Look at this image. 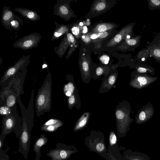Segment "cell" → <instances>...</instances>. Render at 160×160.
<instances>
[{"label": "cell", "instance_id": "6da1fadb", "mask_svg": "<svg viewBox=\"0 0 160 160\" xmlns=\"http://www.w3.org/2000/svg\"><path fill=\"white\" fill-rule=\"evenodd\" d=\"M84 143L91 152L99 154L106 160H110L107 154V148L105 144L103 133L93 132L90 136L86 138Z\"/></svg>", "mask_w": 160, "mask_h": 160}, {"label": "cell", "instance_id": "7a4b0ae2", "mask_svg": "<svg viewBox=\"0 0 160 160\" xmlns=\"http://www.w3.org/2000/svg\"><path fill=\"white\" fill-rule=\"evenodd\" d=\"M55 149L49 151L47 154L51 160H67L72 155L79 152L73 145L59 143L55 145Z\"/></svg>", "mask_w": 160, "mask_h": 160}, {"label": "cell", "instance_id": "3957f363", "mask_svg": "<svg viewBox=\"0 0 160 160\" xmlns=\"http://www.w3.org/2000/svg\"><path fill=\"white\" fill-rule=\"evenodd\" d=\"M158 79L157 77L150 76L148 74L135 72L133 74L130 85L133 88L142 89L148 86Z\"/></svg>", "mask_w": 160, "mask_h": 160}, {"label": "cell", "instance_id": "277c9868", "mask_svg": "<svg viewBox=\"0 0 160 160\" xmlns=\"http://www.w3.org/2000/svg\"><path fill=\"white\" fill-rule=\"evenodd\" d=\"M107 154L110 160H121L122 157L118 144L117 137L113 131L110 133Z\"/></svg>", "mask_w": 160, "mask_h": 160}, {"label": "cell", "instance_id": "5b68a950", "mask_svg": "<svg viewBox=\"0 0 160 160\" xmlns=\"http://www.w3.org/2000/svg\"><path fill=\"white\" fill-rule=\"evenodd\" d=\"M154 111L152 104H146L138 112L135 116L136 123L141 124L147 122L153 116Z\"/></svg>", "mask_w": 160, "mask_h": 160}, {"label": "cell", "instance_id": "8992f818", "mask_svg": "<svg viewBox=\"0 0 160 160\" xmlns=\"http://www.w3.org/2000/svg\"><path fill=\"white\" fill-rule=\"evenodd\" d=\"M51 100V88L47 84L44 87L38 95L36 105L38 110L48 109L50 107Z\"/></svg>", "mask_w": 160, "mask_h": 160}, {"label": "cell", "instance_id": "52a82bcc", "mask_svg": "<svg viewBox=\"0 0 160 160\" xmlns=\"http://www.w3.org/2000/svg\"><path fill=\"white\" fill-rule=\"evenodd\" d=\"M119 149L123 152L121 160H151L147 155L143 153L126 149L121 146H120Z\"/></svg>", "mask_w": 160, "mask_h": 160}, {"label": "cell", "instance_id": "ba28073f", "mask_svg": "<svg viewBox=\"0 0 160 160\" xmlns=\"http://www.w3.org/2000/svg\"><path fill=\"white\" fill-rule=\"evenodd\" d=\"M150 55L160 63V34L155 36L153 41L147 46Z\"/></svg>", "mask_w": 160, "mask_h": 160}, {"label": "cell", "instance_id": "9c48e42d", "mask_svg": "<svg viewBox=\"0 0 160 160\" xmlns=\"http://www.w3.org/2000/svg\"><path fill=\"white\" fill-rule=\"evenodd\" d=\"M133 26L132 25L124 28L116 36L111 40L107 46L109 47H113L121 42L131 32Z\"/></svg>", "mask_w": 160, "mask_h": 160}, {"label": "cell", "instance_id": "30bf717a", "mask_svg": "<svg viewBox=\"0 0 160 160\" xmlns=\"http://www.w3.org/2000/svg\"><path fill=\"white\" fill-rule=\"evenodd\" d=\"M48 138L45 135H42L35 141L33 146L34 152L36 155L35 160H40L41 157V148L48 143Z\"/></svg>", "mask_w": 160, "mask_h": 160}, {"label": "cell", "instance_id": "8fae6325", "mask_svg": "<svg viewBox=\"0 0 160 160\" xmlns=\"http://www.w3.org/2000/svg\"><path fill=\"white\" fill-rule=\"evenodd\" d=\"M135 72L140 74H150L154 75L155 74V69L152 66L145 64H139L135 68Z\"/></svg>", "mask_w": 160, "mask_h": 160}, {"label": "cell", "instance_id": "7c38bea8", "mask_svg": "<svg viewBox=\"0 0 160 160\" xmlns=\"http://www.w3.org/2000/svg\"><path fill=\"white\" fill-rule=\"evenodd\" d=\"M88 113L84 114L75 125L74 131L76 132L81 130L85 127L88 122Z\"/></svg>", "mask_w": 160, "mask_h": 160}, {"label": "cell", "instance_id": "4fadbf2b", "mask_svg": "<svg viewBox=\"0 0 160 160\" xmlns=\"http://www.w3.org/2000/svg\"><path fill=\"white\" fill-rule=\"evenodd\" d=\"M114 25L110 24H102L97 25L93 29V32L95 33H102L113 28Z\"/></svg>", "mask_w": 160, "mask_h": 160}, {"label": "cell", "instance_id": "5bb4252c", "mask_svg": "<svg viewBox=\"0 0 160 160\" xmlns=\"http://www.w3.org/2000/svg\"><path fill=\"white\" fill-rule=\"evenodd\" d=\"M63 123L61 121L56 124L49 126H42L41 129L46 132H54L56 131L59 127L63 126Z\"/></svg>", "mask_w": 160, "mask_h": 160}, {"label": "cell", "instance_id": "9a60e30c", "mask_svg": "<svg viewBox=\"0 0 160 160\" xmlns=\"http://www.w3.org/2000/svg\"><path fill=\"white\" fill-rule=\"evenodd\" d=\"M74 90V87L72 83H69L65 86L64 91L66 95L67 96L70 97L72 95Z\"/></svg>", "mask_w": 160, "mask_h": 160}, {"label": "cell", "instance_id": "2e32d148", "mask_svg": "<svg viewBox=\"0 0 160 160\" xmlns=\"http://www.w3.org/2000/svg\"><path fill=\"white\" fill-rule=\"evenodd\" d=\"M149 8L151 10L160 8V1L151 0L148 1Z\"/></svg>", "mask_w": 160, "mask_h": 160}, {"label": "cell", "instance_id": "e0dca14e", "mask_svg": "<svg viewBox=\"0 0 160 160\" xmlns=\"http://www.w3.org/2000/svg\"><path fill=\"white\" fill-rule=\"evenodd\" d=\"M16 98L15 96L13 95L9 96L7 100V105L8 107H11L15 103Z\"/></svg>", "mask_w": 160, "mask_h": 160}, {"label": "cell", "instance_id": "ac0fdd59", "mask_svg": "<svg viewBox=\"0 0 160 160\" xmlns=\"http://www.w3.org/2000/svg\"><path fill=\"white\" fill-rule=\"evenodd\" d=\"M11 112V109L8 107L3 106L0 109V114L1 115H8L10 114Z\"/></svg>", "mask_w": 160, "mask_h": 160}, {"label": "cell", "instance_id": "d6986e66", "mask_svg": "<svg viewBox=\"0 0 160 160\" xmlns=\"http://www.w3.org/2000/svg\"><path fill=\"white\" fill-rule=\"evenodd\" d=\"M0 160H10L8 155L3 150L0 148Z\"/></svg>", "mask_w": 160, "mask_h": 160}, {"label": "cell", "instance_id": "ffe728a7", "mask_svg": "<svg viewBox=\"0 0 160 160\" xmlns=\"http://www.w3.org/2000/svg\"><path fill=\"white\" fill-rule=\"evenodd\" d=\"M140 38H137L134 39H132L128 40L127 41L128 45L131 46H134L137 45L138 42Z\"/></svg>", "mask_w": 160, "mask_h": 160}, {"label": "cell", "instance_id": "44dd1931", "mask_svg": "<svg viewBox=\"0 0 160 160\" xmlns=\"http://www.w3.org/2000/svg\"><path fill=\"white\" fill-rule=\"evenodd\" d=\"M60 121L59 120L54 119H51L49 120L45 124H44V126H49L52 125H53L60 122Z\"/></svg>", "mask_w": 160, "mask_h": 160}, {"label": "cell", "instance_id": "7402d4cb", "mask_svg": "<svg viewBox=\"0 0 160 160\" xmlns=\"http://www.w3.org/2000/svg\"><path fill=\"white\" fill-rule=\"evenodd\" d=\"M106 4L105 3L101 2L97 4L95 8L98 11H101L104 10Z\"/></svg>", "mask_w": 160, "mask_h": 160}, {"label": "cell", "instance_id": "603a6c76", "mask_svg": "<svg viewBox=\"0 0 160 160\" xmlns=\"http://www.w3.org/2000/svg\"><path fill=\"white\" fill-rule=\"evenodd\" d=\"M100 59L102 63L105 64H107L109 63V58L107 56L104 55L101 57Z\"/></svg>", "mask_w": 160, "mask_h": 160}, {"label": "cell", "instance_id": "cb8c5ba5", "mask_svg": "<svg viewBox=\"0 0 160 160\" xmlns=\"http://www.w3.org/2000/svg\"><path fill=\"white\" fill-rule=\"evenodd\" d=\"M12 16V13L11 11L7 12L3 17V19L4 20H7L10 19Z\"/></svg>", "mask_w": 160, "mask_h": 160}, {"label": "cell", "instance_id": "d4e9b609", "mask_svg": "<svg viewBox=\"0 0 160 160\" xmlns=\"http://www.w3.org/2000/svg\"><path fill=\"white\" fill-rule=\"evenodd\" d=\"M82 68L84 72H87L88 70V65L86 61H84L82 63Z\"/></svg>", "mask_w": 160, "mask_h": 160}, {"label": "cell", "instance_id": "484cf974", "mask_svg": "<svg viewBox=\"0 0 160 160\" xmlns=\"http://www.w3.org/2000/svg\"><path fill=\"white\" fill-rule=\"evenodd\" d=\"M60 12L62 14L67 15L68 14V11L67 8L65 6H61L60 8Z\"/></svg>", "mask_w": 160, "mask_h": 160}, {"label": "cell", "instance_id": "4316f807", "mask_svg": "<svg viewBox=\"0 0 160 160\" xmlns=\"http://www.w3.org/2000/svg\"><path fill=\"white\" fill-rule=\"evenodd\" d=\"M33 42L32 41L29 40L25 41L23 44L24 47L26 48H28L30 47L32 45Z\"/></svg>", "mask_w": 160, "mask_h": 160}, {"label": "cell", "instance_id": "83f0119b", "mask_svg": "<svg viewBox=\"0 0 160 160\" xmlns=\"http://www.w3.org/2000/svg\"><path fill=\"white\" fill-rule=\"evenodd\" d=\"M73 34L75 35H77L79 33V29L77 27H74L72 29Z\"/></svg>", "mask_w": 160, "mask_h": 160}, {"label": "cell", "instance_id": "f1b7e54d", "mask_svg": "<svg viewBox=\"0 0 160 160\" xmlns=\"http://www.w3.org/2000/svg\"><path fill=\"white\" fill-rule=\"evenodd\" d=\"M116 81V78L114 75L110 76L109 79V83L110 85H113Z\"/></svg>", "mask_w": 160, "mask_h": 160}, {"label": "cell", "instance_id": "f546056e", "mask_svg": "<svg viewBox=\"0 0 160 160\" xmlns=\"http://www.w3.org/2000/svg\"><path fill=\"white\" fill-rule=\"evenodd\" d=\"M99 38H103L107 36L108 33L107 32L100 33L97 34Z\"/></svg>", "mask_w": 160, "mask_h": 160}, {"label": "cell", "instance_id": "4dcf8cb0", "mask_svg": "<svg viewBox=\"0 0 160 160\" xmlns=\"http://www.w3.org/2000/svg\"><path fill=\"white\" fill-rule=\"evenodd\" d=\"M69 103L70 105H72L74 103L75 99L74 96L73 95L70 96L69 99Z\"/></svg>", "mask_w": 160, "mask_h": 160}, {"label": "cell", "instance_id": "1f68e13d", "mask_svg": "<svg viewBox=\"0 0 160 160\" xmlns=\"http://www.w3.org/2000/svg\"><path fill=\"white\" fill-rule=\"evenodd\" d=\"M67 37L69 41L72 43L74 42V39L72 34H69L67 35Z\"/></svg>", "mask_w": 160, "mask_h": 160}, {"label": "cell", "instance_id": "d6a6232c", "mask_svg": "<svg viewBox=\"0 0 160 160\" xmlns=\"http://www.w3.org/2000/svg\"><path fill=\"white\" fill-rule=\"evenodd\" d=\"M103 73V70L100 67L97 68L96 70V73L97 75L100 76Z\"/></svg>", "mask_w": 160, "mask_h": 160}, {"label": "cell", "instance_id": "836d02e7", "mask_svg": "<svg viewBox=\"0 0 160 160\" xmlns=\"http://www.w3.org/2000/svg\"><path fill=\"white\" fill-rule=\"evenodd\" d=\"M34 13L33 12H29L27 15V16L30 19H32L35 16Z\"/></svg>", "mask_w": 160, "mask_h": 160}, {"label": "cell", "instance_id": "e575fe53", "mask_svg": "<svg viewBox=\"0 0 160 160\" xmlns=\"http://www.w3.org/2000/svg\"><path fill=\"white\" fill-rule=\"evenodd\" d=\"M98 38H99V36L97 34H93L91 36V38L92 39H95Z\"/></svg>", "mask_w": 160, "mask_h": 160}, {"label": "cell", "instance_id": "d590c367", "mask_svg": "<svg viewBox=\"0 0 160 160\" xmlns=\"http://www.w3.org/2000/svg\"><path fill=\"white\" fill-rule=\"evenodd\" d=\"M11 24L13 26H17V25H18V23H17V22L15 21H13L11 22Z\"/></svg>", "mask_w": 160, "mask_h": 160}, {"label": "cell", "instance_id": "8d00e7d4", "mask_svg": "<svg viewBox=\"0 0 160 160\" xmlns=\"http://www.w3.org/2000/svg\"><path fill=\"white\" fill-rule=\"evenodd\" d=\"M83 33H86L88 32V29L86 26H84L83 28Z\"/></svg>", "mask_w": 160, "mask_h": 160}, {"label": "cell", "instance_id": "74e56055", "mask_svg": "<svg viewBox=\"0 0 160 160\" xmlns=\"http://www.w3.org/2000/svg\"><path fill=\"white\" fill-rule=\"evenodd\" d=\"M47 67V65H46L44 64L43 65V67H42V68H44L46 67Z\"/></svg>", "mask_w": 160, "mask_h": 160}, {"label": "cell", "instance_id": "f35d334b", "mask_svg": "<svg viewBox=\"0 0 160 160\" xmlns=\"http://www.w3.org/2000/svg\"><path fill=\"white\" fill-rule=\"evenodd\" d=\"M83 23H82V22H81V23H80L79 24V25L80 26H83Z\"/></svg>", "mask_w": 160, "mask_h": 160}, {"label": "cell", "instance_id": "ab89813d", "mask_svg": "<svg viewBox=\"0 0 160 160\" xmlns=\"http://www.w3.org/2000/svg\"><path fill=\"white\" fill-rule=\"evenodd\" d=\"M131 37V36L130 35H128L127 37V38L128 39H129Z\"/></svg>", "mask_w": 160, "mask_h": 160}, {"label": "cell", "instance_id": "60d3db41", "mask_svg": "<svg viewBox=\"0 0 160 160\" xmlns=\"http://www.w3.org/2000/svg\"><path fill=\"white\" fill-rule=\"evenodd\" d=\"M145 58H143L142 59V60L143 61H144L145 60Z\"/></svg>", "mask_w": 160, "mask_h": 160}, {"label": "cell", "instance_id": "b9f144b4", "mask_svg": "<svg viewBox=\"0 0 160 160\" xmlns=\"http://www.w3.org/2000/svg\"><path fill=\"white\" fill-rule=\"evenodd\" d=\"M82 38L83 39H84V38H85V36H83L82 37Z\"/></svg>", "mask_w": 160, "mask_h": 160}]
</instances>
